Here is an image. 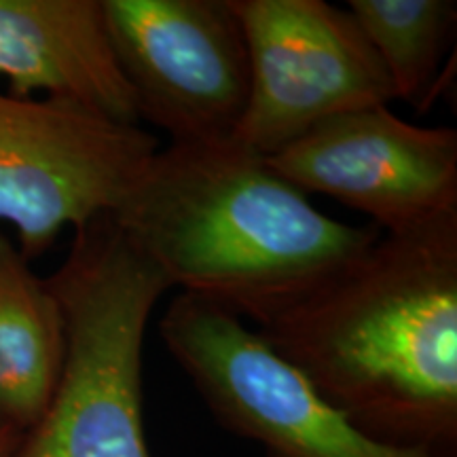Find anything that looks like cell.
Masks as SVG:
<instances>
[{
    "mask_svg": "<svg viewBox=\"0 0 457 457\" xmlns=\"http://www.w3.org/2000/svg\"><path fill=\"white\" fill-rule=\"evenodd\" d=\"M364 436L457 449V216L381 236L254 328Z\"/></svg>",
    "mask_w": 457,
    "mask_h": 457,
    "instance_id": "cell-1",
    "label": "cell"
},
{
    "mask_svg": "<svg viewBox=\"0 0 457 457\" xmlns=\"http://www.w3.org/2000/svg\"><path fill=\"white\" fill-rule=\"evenodd\" d=\"M111 219L171 288L265 327L384 233L320 212L237 142L170 145L145 163Z\"/></svg>",
    "mask_w": 457,
    "mask_h": 457,
    "instance_id": "cell-2",
    "label": "cell"
},
{
    "mask_svg": "<svg viewBox=\"0 0 457 457\" xmlns=\"http://www.w3.org/2000/svg\"><path fill=\"white\" fill-rule=\"evenodd\" d=\"M47 286L66 352L51 403L13 457H151L142 411L146 324L168 278L111 214L74 231Z\"/></svg>",
    "mask_w": 457,
    "mask_h": 457,
    "instance_id": "cell-3",
    "label": "cell"
},
{
    "mask_svg": "<svg viewBox=\"0 0 457 457\" xmlns=\"http://www.w3.org/2000/svg\"><path fill=\"white\" fill-rule=\"evenodd\" d=\"M159 335L214 420L267 457H438L364 436L244 320L180 293Z\"/></svg>",
    "mask_w": 457,
    "mask_h": 457,
    "instance_id": "cell-4",
    "label": "cell"
},
{
    "mask_svg": "<svg viewBox=\"0 0 457 457\" xmlns=\"http://www.w3.org/2000/svg\"><path fill=\"white\" fill-rule=\"evenodd\" d=\"M159 140L62 98L0 91V220L28 261L64 228L112 214Z\"/></svg>",
    "mask_w": 457,
    "mask_h": 457,
    "instance_id": "cell-5",
    "label": "cell"
},
{
    "mask_svg": "<svg viewBox=\"0 0 457 457\" xmlns=\"http://www.w3.org/2000/svg\"><path fill=\"white\" fill-rule=\"evenodd\" d=\"M250 98L233 142L271 157L339 114L394 100L384 64L347 9L324 0H233Z\"/></svg>",
    "mask_w": 457,
    "mask_h": 457,
    "instance_id": "cell-6",
    "label": "cell"
},
{
    "mask_svg": "<svg viewBox=\"0 0 457 457\" xmlns=\"http://www.w3.org/2000/svg\"><path fill=\"white\" fill-rule=\"evenodd\" d=\"M140 121L170 145L233 140L250 98V55L233 0H102Z\"/></svg>",
    "mask_w": 457,
    "mask_h": 457,
    "instance_id": "cell-7",
    "label": "cell"
},
{
    "mask_svg": "<svg viewBox=\"0 0 457 457\" xmlns=\"http://www.w3.org/2000/svg\"><path fill=\"white\" fill-rule=\"evenodd\" d=\"M265 159L307 197L358 210L384 236L457 216V131L420 128L387 106L328 119Z\"/></svg>",
    "mask_w": 457,
    "mask_h": 457,
    "instance_id": "cell-8",
    "label": "cell"
},
{
    "mask_svg": "<svg viewBox=\"0 0 457 457\" xmlns=\"http://www.w3.org/2000/svg\"><path fill=\"white\" fill-rule=\"evenodd\" d=\"M0 77L15 98L43 91L114 123L140 125L102 0H0Z\"/></svg>",
    "mask_w": 457,
    "mask_h": 457,
    "instance_id": "cell-9",
    "label": "cell"
},
{
    "mask_svg": "<svg viewBox=\"0 0 457 457\" xmlns=\"http://www.w3.org/2000/svg\"><path fill=\"white\" fill-rule=\"evenodd\" d=\"M64 352L60 303L0 231V415L24 432L37 426L55 392Z\"/></svg>",
    "mask_w": 457,
    "mask_h": 457,
    "instance_id": "cell-10",
    "label": "cell"
},
{
    "mask_svg": "<svg viewBox=\"0 0 457 457\" xmlns=\"http://www.w3.org/2000/svg\"><path fill=\"white\" fill-rule=\"evenodd\" d=\"M347 7L384 64L394 100L417 108L430 104L443 83L445 55L455 41L457 3L350 0Z\"/></svg>",
    "mask_w": 457,
    "mask_h": 457,
    "instance_id": "cell-11",
    "label": "cell"
},
{
    "mask_svg": "<svg viewBox=\"0 0 457 457\" xmlns=\"http://www.w3.org/2000/svg\"><path fill=\"white\" fill-rule=\"evenodd\" d=\"M24 430L17 428L13 421L7 417L0 415V457H13V453L24 441Z\"/></svg>",
    "mask_w": 457,
    "mask_h": 457,
    "instance_id": "cell-12",
    "label": "cell"
}]
</instances>
